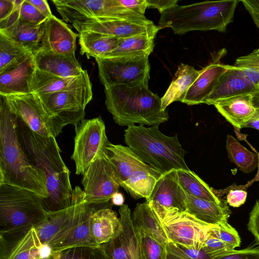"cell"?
<instances>
[{"instance_id":"6da1fadb","label":"cell","mask_w":259,"mask_h":259,"mask_svg":"<svg viewBox=\"0 0 259 259\" xmlns=\"http://www.w3.org/2000/svg\"><path fill=\"white\" fill-rule=\"evenodd\" d=\"M17 122L19 141L25 153L46 179L48 196L42 200L44 209L51 213L69 208L73 190L70 172L61 157L56 138L35 133L18 116Z\"/></svg>"},{"instance_id":"7a4b0ae2","label":"cell","mask_w":259,"mask_h":259,"mask_svg":"<svg viewBox=\"0 0 259 259\" xmlns=\"http://www.w3.org/2000/svg\"><path fill=\"white\" fill-rule=\"evenodd\" d=\"M17 119L5 96L0 95V185L27 189L46 199L48 192L45 176L25 153L18 137Z\"/></svg>"},{"instance_id":"3957f363","label":"cell","mask_w":259,"mask_h":259,"mask_svg":"<svg viewBox=\"0 0 259 259\" xmlns=\"http://www.w3.org/2000/svg\"><path fill=\"white\" fill-rule=\"evenodd\" d=\"M104 91L107 110L120 126L159 125L168 119L167 111L162 109L161 99L148 87L118 84L105 88Z\"/></svg>"},{"instance_id":"277c9868","label":"cell","mask_w":259,"mask_h":259,"mask_svg":"<svg viewBox=\"0 0 259 259\" xmlns=\"http://www.w3.org/2000/svg\"><path fill=\"white\" fill-rule=\"evenodd\" d=\"M158 126L129 125L124 131L125 143L144 162L162 175L172 169L190 170L185 160L187 151L177 135L166 136Z\"/></svg>"},{"instance_id":"5b68a950","label":"cell","mask_w":259,"mask_h":259,"mask_svg":"<svg viewBox=\"0 0 259 259\" xmlns=\"http://www.w3.org/2000/svg\"><path fill=\"white\" fill-rule=\"evenodd\" d=\"M240 1L203 2L178 5L160 14L158 26L170 28L175 34H184L194 30H215L225 32L233 21Z\"/></svg>"},{"instance_id":"8992f818","label":"cell","mask_w":259,"mask_h":259,"mask_svg":"<svg viewBox=\"0 0 259 259\" xmlns=\"http://www.w3.org/2000/svg\"><path fill=\"white\" fill-rule=\"evenodd\" d=\"M43 198L30 190L0 185V234L35 227L47 219Z\"/></svg>"},{"instance_id":"52a82bcc","label":"cell","mask_w":259,"mask_h":259,"mask_svg":"<svg viewBox=\"0 0 259 259\" xmlns=\"http://www.w3.org/2000/svg\"><path fill=\"white\" fill-rule=\"evenodd\" d=\"M112 203L89 204L84 200L83 191L78 186L73 190L69 216L61 230L48 243L53 251L79 246H98L91 234L90 218L95 210L112 207Z\"/></svg>"},{"instance_id":"ba28073f","label":"cell","mask_w":259,"mask_h":259,"mask_svg":"<svg viewBox=\"0 0 259 259\" xmlns=\"http://www.w3.org/2000/svg\"><path fill=\"white\" fill-rule=\"evenodd\" d=\"M56 10L72 24L100 19H127L146 24L153 23L122 6L118 0H53Z\"/></svg>"},{"instance_id":"9c48e42d","label":"cell","mask_w":259,"mask_h":259,"mask_svg":"<svg viewBox=\"0 0 259 259\" xmlns=\"http://www.w3.org/2000/svg\"><path fill=\"white\" fill-rule=\"evenodd\" d=\"M149 55L141 53L95 59L101 82L105 88L118 84L148 87Z\"/></svg>"},{"instance_id":"30bf717a","label":"cell","mask_w":259,"mask_h":259,"mask_svg":"<svg viewBox=\"0 0 259 259\" xmlns=\"http://www.w3.org/2000/svg\"><path fill=\"white\" fill-rule=\"evenodd\" d=\"M148 202L158 217L169 242L182 247L202 249L212 225L203 223L177 208Z\"/></svg>"},{"instance_id":"8fae6325","label":"cell","mask_w":259,"mask_h":259,"mask_svg":"<svg viewBox=\"0 0 259 259\" xmlns=\"http://www.w3.org/2000/svg\"><path fill=\"white\" fill-rule=\"evenodd\" d=\"M37 95L48 114L63 129L68 124L75 125L84 119L85 107L93 98L92 84Z\"/></svg>"},{"instance_id":"7c38bea8","label":"cell","mask_w":259,"mask_h":259,"mask_svg":"<svg viewBox=\"0 0 259 259\" xmlns=\"http://www.w3.org/2000/svg\"><path fill=\"white\" fill-rule=\"evenodd\" d=\"M74 150L71 159L75 164V174L82 175L91 164L102 153L110 142L105 125L100 116L83 119L74 125Z\"/></svg>"},{"instance_id":"4fadbf2b","label":"cell","mask_w":259,"mask_h":259,"mask_svg":"<svg viewBox=\"0 0 259 259\" xmlns=\"http://www.w3.org/2000/svg\"><path fill=\"white\" fill-rule=\"evenodd\" d=\"M82 175L84 200L89 204L110 203L121 186L106 151L101 154Z\"/></svg>"},{"instance_id":"5bb4252c","label":"cell","mask_w":259,"mask_h":259,"mask_svg":"<svg viewBox=\"0 0 259 259\" xmlns=\"http://www.w3.org/2000/svg\"><path fill=\"white\" fill-rule=\"evenodd\" d=\"M5 97L12 111L35 133L56 138L62 132V128L48 114L36 94Z\"/></svg>"},{"instance_id":"9a60e30c","label":"cell","mask_w":259,"mask_h":259,"mask_svg":"<svg viewBox=\"0 0 259 259\" xmlns=\"http://www.w3.org/2000/svg\"><path fill=\"white\" fill-rule=\"evenodd\" d=\"M122 229L115 238L100 245L110 259H145L141 244V235L135 228L131 210L123 204L119 209Z\"/></svg>"},{"instance_id":"2e32d148","label":"cell","mask_w":259,"mask_h":259,"mask_svg":"<svg viewBox=\"0 0 259 259\" xmlns=\"http://www.w3.org/2000/svg\"><path fill=\"white\" fill-rule=\"evenodd\" d=\"M72 25L79 33L91 31L118 38L142 34H148L155 37L161 29L154 23L146 24L121 19H100L83 23H75Z\"/></svg>"},{"instance_id":"e0dca14e","label":"cell","mask_w":259,"mask_h":259,"mask_svg":"<svg viewBox=\"0 0 259 259\" xmlns=\"http://www.w3.org/2000/svg\"><path fill=\"white\" fill-rule=\"evenodd\" d=\"M36 69L33 54L29 52L0 72V95L32 93V82Z\"/></svg>"},{"instance_id":"ac0fdd59","label":"cell","mask_w":259,"mask_h":259,"mask_svg":"<svg viewBox=\"0 0 259 259\" xmlns=\"http://www.w3.org/2000/svg\"><path fill=\"white\" fill-rule=\"evenodd\" d=\"M41 244L33 227L0 234V259H41Z\"/></svg>"},{"instance_id":"d6986e66","label":"cell","mask_w":259,"mask_h":259,"mask_svg":"<svg viewBox=\"0 0 259 259\" xmlns=\"http://www.w3.org/2000/svg\"><path fill=\"white\" fill-rule=\"evenodd\" d=\"M227 52L226 49L223 48L214 54L211 62L201 69L199 76L189 88L181 102L188 105L204 103L225 70V64L221 61Z\"/></svg>"},{"instance_id":"ffe728a7","label":"cell","mask_w":259,"mask_h":259,"mask_svg":"<svg viewBox=\"0 0 259 259\" xmlns=\"http://www.w3.org/2000/svg\"><path fill=\"white\" fill-rule=\"evenodd\" d=\"M78 36L79 34L73 32L66 23L53 15L46 20L43 35L36 52L75 54Z\"/></svg>"},{"instance_id":"44dd1931","label":"cell","mask_w":259,"mask_h":259,"mask_svg":"<svg viewBox=\"0 0 259 259\" xmlns=\"http://www.w3.org/2000/svg\"><path fill=\"white\" fill-rule=\"evenodd\" d=\"M225 70L218 80L210 94L204 103L212 105L214 102L233 96L253 94L259 92L244 74L234 65H226Z\"/></svg>"},{"instance_id":"7402d4cb","label":"cell","mask_w":259,"mask_h":259,"mask_svg":"<svg viewBox=\"0 0 259 259\" xmlns=\"http://www.w3.org/2000/svg\"><path fill=\"white\" fill-rule=\"evenodd\" d=\"M186 191L181 186L176 169L161 175L146 201L166 208L186 212Z\"/></svg>"},{"instance_id":"603a6c76","label":"cell","mask_w":259,"mask_h":259,"mask_svg":"<svg viewBox=\"0 0 259 259\" xmlns=\"http://www.w3.org/2000/svg\"><path fill=\"white\" fill-rule=\"evenodd\" d=\"M36 69L62 77H74L83 71L75 54H60L50 51L34 53Z\"/></svg>"},{"instance_id":"cb8c5ba5","label":"cell","mask_w":259,"mask_h":259,"mask_svg":"<svg viewBox=\"0 0 259 259\" xmlns=\"http://www.w3.org/2000/svg\"><path fill=\"white\" fill-rule=\"evenodd\" d=\"M219 113L235 128H244L255 113L252 94H244L223 99L212 104Z\"/></svg>"},{"instance_id":"d4e9b609","label":"cell","mask_w":259,"mask_h":259,"mask_svg":"<svg viewBox=\"0 0 259 259\" xmlns=\"http://www.w3.org/2000/svg\"><path fill=\"white\" fill-rule=\"evenodd\" d=\"M186 212L208 225L228 223L231 213L226 200L216 202L194 196L186 191Z\"/></svg>"},{"instance_id":"484cf974","label":"cell","mask_w":259,"mask_h":259,"mask_svg":"<svg viewBox=\"0 0 259 259\" xmlns=\"http://www.w3.org/2000/svg\"><path fill=\"white\" fill-rule=\"evenodd\" d=\"M91 82L87 70L74 77H62L36 69L32 82V93L37 95L79 88Z\"/></svg>"},{"instance_id":"4316f807","label":"cell","mask_w":259,"mask_h":259,"mask_svg":"<svg viewBox=\"0 0 259 259\" xmlns=\"http://www.w3.org/2000/svg\"><path fill=\"white\" fill-rule=\"evenodd\" d=\"M122 229L120 219L111 208L105 207L94 211L90 218V230L98 245L115 238Z\"/></svg>"},{"instance_id":"83f0119b","label":"cell","mask_w":259,"mask_h":259,"mask_svg":"<svg viewBox=\"0 0 259 259\" xmlns=\"http://www.w3.org/2000/svg\"><path fill=\"white\" fill-rule=\"evenodd\" d=\"M106 154L120 184L126 180L134 171L148 165L128 146L110 142L106 147Z\"/></svg>"},{"instance_id":"f1b7e54d","label":"cell","mask_w":259,"mask_h":259,"mask_svg":"<svg viewBox=\"0 0 259 259\" xmlns=\"http://www.w3.org/2000/svg\"><path fill=\"white\" fill-rule=\"evenodd\" d=\"M46 22L34 25L24 22L18 18L4 29L0 30V33L34 54L40 45Z\"/></svg>"},{"instance_id":"f546056e","label":"cell","mask_w":259,"mask_h":259,"mask_svg":"<svg viewBox=\"0 0 259 259\" xmlns=\"http://www.w3.org/2000/svg\"><path fill=\"white\" fill-rule=\"evenodd\" d=\"M132 219L139 232L147 234L162 244L167 245L169 239L158 217L147 201L137 203L132 214Z\"/></svg>"},{"instance_id":"4dcf8cb0","label":"cell","mask_w":259,"mask_h":259,"mask_svg":"<svg viewBox=\"0 0 259 259\" xmlns=\"http://www.w3.org/2000/svg\"><path fill=\"white\" fill-rule=\"evenodd\" d=\"M162 174L148 164L134 171L128 178L120 184L134 199H147Z\"/></svg>"},{"instance_id":"1f68e13d","label":"cell","mask_w":259,"mask_h":259,"mask_svg":"<svg viewBox=\"0 0 259 259\" xmlns=\"http://www.w3.org/2000/svg\"><path fill=\"white\" fill-rule=\"evenodd\" d=\"M200 72L201 69L196 70L193 66L181 63L169 87L161 98L162 109L165 110L168 105L174 102H181Z\"/></svg>"},{"instance_id":"d6a6232c","label":"cell","mask_w":259,"mask_h":259,"mask_svg":"<svg viewBox=\"0 0 259 259\" xmlns=\"http://www.w3.org/2000/svg\"><path fill=\"white\" fill-rule=\"evenodd\" d=\"M80 53L88 58H103L113 51L122 38L111 37L91 31L79 33Z\"/></svg>"},{"instance_id":"836d02e7","label":"cell","mask_w":259,"mask_h":259,"mask_svg":"<svg viewBox=\"0 0 259 259\" xmlns=\"http://www.w3.org/2000/svg\"><path fill=\"white\" fill-rule=\"evenodd\" d=\"M179 182L182 188L190 194L196 197L216 202H221L215 193V189L210 187L193 171L177 170Z\"/></svg>"},{"instance_id":"e575fe53","label":"cell","mask_w":259,"mask_h":259,"mask_svg":"<svg viewBox=\"0 0 259 259\" xmlns=\"http://www.w3.org/2000/svg\"><path fill=\"white\" fill-rule=\"evenodd\" d=\"M226 150L230 160L243 172H251L258 166L257 154L248 150L231 135L227 137Z\"/></svg>"},{"instance_id":"d590c367","label":"cell","mask_w":259,"mask_h":259,"mask_svg":"<svg viewBox=\"0 0 259 259\" xmlns=\"http://www.w3.org/2000/svg\"><path fill=\"white\" fill-rule=\"evenodd\" d=\"M154 38L148 34H142L122 38L118 46L105 57L141 53L150 55L153 51Z\"/></svg>"},{"instance_id":"8d00e7d4","label":"cell","mask_w":259,"mask_h":259,"mask_svg":"<svg viewBox=\"0 0 259 259\" xmlns=\"http://www.w3.org/2000/svg\"><path fill=\"white\" fill-rule=\"evenodd\" d=\"M70 212V207L55 212L48 213L47 218L41 224L34 227L42 244H48L61 230Z\"/></svg>"},{"instance_id":"74e56055","label":"cell","mask_w":259,"mask_h":259,"mask_svg":"<svg viewBox=\"0 0 259 259\" xmlns=\"http://www.w3.org/2000/svg\"><path fill=\"white\" fill-rule=\"evenodd\" d=\"M47 259H110L102 247L79 246L53 251Z\"/></svg>"},{"instance_id":"f35d334b","label":"cell","mask_w":259,"mask_h":259,"mask_svg":"<svg viewBox=\"0 0 259 259\" xmlns=\"http://www.w3.org/2000/svg\"><path fill=\"white\" fill-rule=\"evenodd\" d=\"M29 52L23 46L0 33V72Z\"/></svg>"},{"instance_id":"ab89813d","label":"cell","mask_w":259,"mask_h":259,"mask_svg":"<svg viewBox=\"0 0 259 259\" xmlns=\"http://www.w3.org/2000/svg\"><path fill=\"white\" fill-rule=\"evenodd\" d=\"M234 66L240 69L259 91V48L238 57Z\"/></svg>"},{"instance_id":"60d3db41","label":"cell","mask_w":259,"mask_h":259,"mask_svg":"<svg viewBox=\"0 0 259 259\" xmlns=\"http://www.w3.org/2000/svg\"><path fill=\"white\" fill-rule=\"evenodd\" d=\"M209 231L212 236L222 241L230 250L235 249L240 245L241 239L238 232L228 223L212 225Z\"/></svg>"},{"instance_id":"b9f144b4","label":"cell","mask_w":259,"mask_h":259,"mask_svg":"<svg viewBox=\"0 0 259 259\" xmlns=\"http://www.w3.org/2000/svg\"><path fill=\"white\" fill-rule=\"evenodd\" d=\"M141 244L145 259H167L166 246L152 236L141 233Z\"/></svg>"},{"instance_id":"7bdbcfd3","label":"cell","mask_w":259,"mask_h":259,"mask_svg":"<svg viewBox=\"0 0 259 259\" xmlns=\"http://www.w3.org/2000/svg\"><path fill=\"white\" fill-rule=\"evenodd\" d=\"M217 196L221 199L222 196L227 193V203L233 207H239L246 201L247 192L246 190L240 188L239 185L234 184L224 190H215Z\"/></svg>"},{"instance_id":"ee69618b","label":"cell","mask_w":259,"mask_h":259,"mask_svg":"<svg viewBox=\"0 0 259 259\" xmlns=\"http://www.w3.org/2000/svg\"><path fill=\"white\" fill-rule=\"evenodd\" d=\"M19 19L34 25L40 24L48 19L27 0H23L19 9Z\"/></svg>"},{"instance_id":"f6af8a7d","label":"cell","mask_w":259,"mask_h":259,"mask_svg":"<svg viewBox=\"0 0 259 259\" xmlns=\"http://www.w3.org/2000/svg\"><path fill=\"white\" fill-rule=\"evenodd\" d=\"M202 249L209 256L210 259L223 257L230 251L222 241L212 236L209 231Z\"/></svg>"},{"instance_id":"bcb514c9","label":"cell","mask_w":259,"mask_h":259,"mask_svg":"<svg viewBox=\"0 0 259 259\" xmlns=\"http://www.w3.org/2000/svg\"><path fill=\"white\" fill-rule=\"evenodd\" d=\"M215 259H259V247L234 249L228 251L224 256Z\"/></svg>"},{"instance_id":"7dc6e473","label":"cell","mask_w":259,"mask_h":259,"mask_svg":"<svg viewBox=\"0 0 259 259\" xmlns=\"http://www.w3.org/2000/svg\"><path fill=\"white\" fill-rule=\"evenodd\" d=\"M247 229L253 236L256 244L259 245V201L256 200L249 213Z\"/></svg>"},{"instance_id":"c3c4849f","label":"cell","mask_w":259,"mask_h":259,"mask_svg":"<svg viewBox=\"0 0 259 259\" xmlns=\"http://www.w3.org/2000/svg\"><path fill=\"white\" fill-rule=\"evenodd\" d=\"M119 3L127 9L144 15L146 9L148 8L146 0H118Z\"/></svg>"},{"instance_id":"681fc988","label":"cell","mask_w":259,"mask_h":259,"mask_svg":"<svg viewBox=\"0 0 259 259\" xmlns=\"http://www.w3.org/2000/svg\"><path fill=\"white\" fill-rule=\"evenodd\" d=\"M240 2L250 15L254 23L259 29V0H241Z\"/></svg>"},{"instance_id":"f907efd6","label":"cell","mask_w":259,"mask_h":259,"mask_svg":"<svg viewBox=\"0 0 259 259\" xmlns=\"http://www.w3.org/2000/svg\"><path fill=\"white\" fill-rule=\"evenodd\" d=\"M146 2L148 8L157 9L160 14L178 5V0H146Z\"/></svg>"},{"instance_id":"816d5d0a","label":"cell","mask_w":259,"mask_h":259,"mask_svg":"<svg viewBox=\"0 0 259 259\" xmlns=\"http://www.w3.org/2000/svg\"><path fill=\"white\" fill-rule=\"evenodd\" d=\"M167 259H194L188 255L178 245L169 242L167 246Z\"/></svg>"},{"instance_id":"f5cc1de1","label":"cell","mask_w":259,"mask_h":259,"mask_svg":"<svg viewBox=\"0 0 259 259\" xmlns=\"http://www.w3.org/2000/svg\"><path fill=\"white\" fill-rule=\"evenodd\" d=\"M15 8V0H0V21L8 17Z\"/></svg>"},{"instance_id":"db71d44e","label":"cell","mask_w":259,"mask_h":259,"mask_svg":"<svg viewBox=\"0 0 259 259\" xmlns=\"http://www.w3.org/2000/svg\"><path fill=\"white\" fill-rule=\"evenodd\" d=\"M28 2L36 8L45 17L49 18L52 14L48 2L46 0H27Z\"/></svg>"},{"instance_id":"11a10c76","label":"cell","mask_w":259,"mask_h":259,"mask_svg":"<svg viewBox=\"0 0 259 259\" xmlns=\"http://www.w3.org/2000/svg\"><path fill=\"white\" fill-rule=\"evenodd\" d=\"M179 247L188 255L194 259H210L209 256L202 249L197 250Z\"/></svg>"},{"instance_id":"9f6ffc18","label":"cell","mask_w":259,"mask_h":259,"mask_svg":"<svg viewBox=\"0 0 259 259\" xmlns=\"http://www.w3.org/2000/svg\"><path fill=\"white\" fill-rule=\"evenodd\" d=\"M53 250L50 245L48 244H41L39 247V254L41 259H47L49 258Z\"/></svg>"},{"instance_id":"6f0895ef","label":"cell","mask_w":259,"mask_h":259,"mask_svg":"<svg viewBox=\"0 0 259 259\" xmlns=\"http://www.w3.org/2000/svg\"><path fill=\"white\" fill-rule=\"evenodd\" d=\"M111 201L112 204L121 206L123 204L124 202L123 196L118 192L113 195Z\"/></svg>"},{"instance_id":"680465c9","label":"cell","mask_w":259,"mask_h":259,"mask_svg":"<svg viewBox=\"0 0 259 259\" xmlns=\"http://www.w3.org/2000/svg\"><path fill=\"white\" fill-rule=\"evenodd\" d=\"M255 153L257 154L258 156V170L257 171V173L254 177V178L252 179L251 181L248 182L245 185H240L241 188L244 190H246L247 188L250 186L254 182H259V153L257 152H255Z\"/></svg>"},{"instance_id":"91938a15","label":"cell","mask_w":259,"mask_h":259,"mask_svg":"<svg viewBox=\"0 0 259 259\" xmlns=\"http://www.w3.org/2000/svg\"><path fill=\"white\" fill-rule=\"evenodd\" d=\"M244 127H252L259 130V117L251 118L245 124Z\"/></svg>"},{"instance_id":"94428289","label":"cell","mask_w":259,"mask_h":259,"mask_svg":"<svg viewBox=\"0 0 259 259\" xmlns=\"http://www.w3.org/2000/svg\"><path fill=\"white\" fill-rule=\"evenodd\" d=\"M254 106L259 110V92L252 94Z\"/></svg>"}]
</instances>
